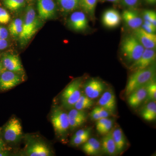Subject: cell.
Instances as JSON below:
<instances>
[{"mask_svg":"<svg viewBox=\"0 0 156 156\" xmlns=\"http://www.w3.org/2000/svg\"><path fill=\"white\" fill-rule=\"evenodd\" d=\"M156 66L154 63L146 68L134 72L127 83L125 94L126 96L136 89L144 87L156 80Z\"/></svg>","mask_w":156,"mask_h":156,"instance_id":"1","label":"cell"},{"mask_svg":"<svg viewBox=\"0 0 156 156\" xmlns=\"http://www.w3.org/2000/svg\"><path fill=\"white\" fill-rule=\"evenodd\" d=\"M26 11L22 32L19 35L20 43L23 45L29 41L38 30L41 25L38 17L33 6H27Z\"/></svg>","mask_w":156,"mask_h":156,"instance_id":"2","label":"cell"},{"mask_svg":"<svg viewBox=\"0 0 156 156\" xmlns=\"http://www.w3.org/2000/svg\"><path fill=\"white\" fill-rule=\"evenodd\" d=\"M83 79L78 78L72 81L65 88L61 95L62 106L66 109L74 108L75 105L80 97Z\"/></svg>","mask_w":156,"mask_h":156,"instance_id":"3","label":"cell"},{"mask_svg":"<svg viewBox=\"0 0 156 156\" xmlns=\"http://www.w3.org/2000/svg\"><path fill=\"white\" fill-rule=\"evenodd\" d=\"M145 49L134 35L126 37L121 46V51L127 61L133 62L136 61Z\"/></svg>","mask_w":156,"mask_h":156,"instance_id":"4","label":"cell"},{"mask_svg":"<svg viewBox=\"0 0 156 156\" xmlns=\"http://www.w3.org/2000/svg\"><path fill=\"white\" fill-rule=\"evenodd\" d=\"M51 121L56 134L63 137L67 134L69 129L68 115L61 108L56 106L53 109Z\"/></svg>","mask_w":156,"mask_h":156,"instance_id":"5","label":"cell"},{"mask_svg":"<svg viewBox=\"0 0 156 156\" xmlns=\"http://www.w3.org/2000/svg\"><path fill=\"white\" fill-rule=\"evenodd\" d=\"M22 128L20 121L15 117L11 118L5 126L4 137L7 142L15 143L21 139Z\"/></svg>","mask_w":156,"mask_h":156,"instance_id":"6","label":"cell"},{"mask_svg":"<svg viewBox=\"0 0 156 156\" xmlns=\"http://www.w3.org/2000/svg\"><path fill=\"white\" fill-rule=\"evenodd\" d=\"M156 53L154 49H145L141 56L132 62L129 69L132 72L144 69L154 63Z\"/></svg>","mask_w":156,"mask_h":156,"instance_id":"7","label":"cell"},{"mask_svg":"<svg viewBox=\"0 0 156 156\" xmlns=\"http://www.w3.org/2000/svg\"><path fill=\"white\" fill-rule=\"evenodd\" d=\"M22 82V79L17 73L5 69L0 75V90H9L16 87Z\"/></svg>","mask_w":156,"mask_h":156,"instance_id":"8","label":"cell"},{"mask_svg":"<svg viewBox=\"0 0 156 156\" xmlns=\"http://www.w3.org/2000/svg\"><path fill=\"white\" fill-rule=\"evenodd\" d=\"M84 94L91 99L100 97L106 89V86L102 81L96 79L89 80L84 85Z\"/></svg>","mask_w":156,"mask_h":156,"instance_id":"9","label":"cell"},{"mask_svg":"<svg viewBox=\"0 0 156 156\" xmlns=\"http://www.w3.org/2000/svg\"><path fill=\"white\" fill-rule=\"evenodd\" d=\"M39 17L42 20L51 19L56 15V7L53 0H37Z\"/></svg>","mask_w":156,"mask_h":156,"instance_id":"10","label":"cell"},{"mask_svg":"<svg viewBox=\"0 0 156 156\" xmlns=\"http://www.w3.org/2000/svg\"><path fill=\"white\" fill-rule=\"evenodd\" d=\"M25 153L26 155L29 156H49L52 155L48 145L40 140H33L30 142Z\"/></svg>","mask_w":156,"mask_h":156,"instance_id":"11","label":"cell"},{"mask_svg":"<svg viewBox=\"0 0 156 156\" xmlns=\"http://www.w3.org/2000/svg\"><path fill=\"white\" fill-rule=\"evenodd\" d=\"M144 49H155L156 47L155 34L146 31L141 27L134 30V35Z\"/></svg>","mask_w":156,"mask_h":156,"instance_id":"12","label":"cell"},{"mask_svg":"<svg viewBox=\"0 0 156 156\" xmlns=\"http://www.w3.org/2000/svg\"><path fill=\"white\" fill-rule=\"evenodd\" d=\"M98 106L103 108L114 115L116 109L115 95L112 90H105L101 95L98 101Z\"/></svg>","mask_w":156,"mask_h":156,"instance_id":"13","label":"cell"},{"mask_svg":"<svg viewBox=\"0 0 156 156\" xmlns=\"http://www.w3.org/2000/svg\"><path fill=\"white\" fill-rule=\"evenodd\" d=\"M2 63L5 69L17 73H22L23 69L19 57L17 55L8 54L3 57Z\"/></svg>","mask_w":156,"mask_h":156,"instance_id":"14","label":"cell"},{"mask_svg":"<svg viewBox=\"0 0 156 156\" xmlns=\"http://www.w3.org/2000/svg\"><path fill=\"white\" fill-rule=\"evenodd\" d=\"M122 18L119 11L115 9H109L104 12L102 22L107 27L115 28L119 25Z\"/></svg>","mask_w":156,"mask_h":156,"instance_id":"15","label":"cell"},{"mask_svg":"<svg viewBox=\"0 0 156 156\" xmlns=\"http://www.w3.org/2000/svg\"><path fill=\"white\" fill-rule=\"evenodd\" d=\"M69 23L71 28L76 31H83L87 28L88 20L83 12L76 11L71 15Z\"/></svg>","mask_w":156,"mask_h":156,"instance_id":"16","label":"cell"},{"mask_svg":"<svg viewBox=\"0 0 156 156\" xmlns=\"http://www.w3.org/2000/svg\"><path fill=\"white\" fill-rule=\"evenodd\" d=\"M129 106L133 108L138 107L145 100L147 91L145 86L136 89L127 96Z\"/></svg>","mask_w":156,"mask_h":156,"instance_id":"17","label":"cell"},{"mask_svg":"<svg viewBox=\"0 0 156 156\" xmlns=\"http://www.w3.org/2000/svg\"><path fill=\"white\" fill-rule=\"evenodd\" d=\"M122 17L126 25L134 30L140 27L143 22L139 14L133 10H125L123 11Z\"/></svg>","mask_w":156,"mask_h":156,"instance_id":"18","label":"cell"},{"mask_svg":"<svg viewBox=\"0 0 156 156\" xmlns=\"http://www.w3.org/2000/svg\"><path fill=\"white\" fill-rule=\"evenodd\" d=\"M113 138L115 145L117 154L122 153L127 146L126 136L120 127H117L112 131Z\"/></svg>","mask_w":156,"mask_h":156,"instance_id":"19","label":"cell"},{"mask_svg":"<svg viewBox=\"0 0 156 156\" xmlns=\"http://www.w3.org/2000/svg\"><path fill=\"white\" fill-rule=\"evenodd\" d=\"M112 129L107 134L104 135L101 139V151L104 153L108 155L114 156L117 154L115 145L112 134Z\"/></svg>","mask_w":156,"mask_h":156,"instance_id":"20","label":"cell"},{"mask_svg":"<svg viewBox=\"0 0 156 156\" xmlns=\"http://www.w3.org/2000/svg\"><path fill=\"white\" fill-rule=\"evenodd\" d=\"M83 150L88 155H97L101 151V142L95 138H89L87 142L84 144Z\"/></svg>","mask_w":156,"mask_h":156,"instance_id":"21","label":"cell"},{"mask_svg":"<svg viewBox=\"0 0 156 156\" xmlns=\"http://www.w3.org/2000/svg\"><path fill=\"white\" fill-rule=\"evenodd\" d=\"M140 115L146 121L151 122L156 119V101H151L146 103L140 111Z\"/></svg>","mask_w":156,"mask_h":156,"instance_id":"22","label":"cell"},{"mask_svg":"<svg viewBox=\"0 0 156 156\" xmlns=\"http://www.w3.org/2000/svg\"><path fill=\"white\" fill-rule=\"evenodd\" d=\"M93 99L89 98L84 93H82L80 97L76 102L74 108L81 110H85L92 108L94 105Z\"/></svg>","mask_w":156,"mask_h":156,"instance_id":"23","label":"cell"},{"mask_svg":"<svg viewBox=\"0 0 156 156\" xmlns=\"http://www.w3.org/2000/svg\"><path fill=\"white\" fill-rule=\"evenodd\" d=\"M111 115H113L106 109L100 106L95 107L89 114L91 120L97 121L104 118H108Z\"/></svg>","mask_w":156,"mask_h":156,"instance_id":"24","label":"cell"},{"mask_svg":"<svg viewBox=\"0 0 156 156\" xmlns=\"http://www.w3.org/2000/svg\"><path fill=\"white\" fill-rule=\"evenodd\" d=\"M97 2L98 0H80V5L83 11L92 18L95 14Z\"/></svg>","mask_w":156,"mask_h":156,"instance_id":"25","label":"cell"},{"mask_svg":"<svg viewBox=\"0 0 156 156\" xmlns=\"http://www.w3.org/2000/svg\"><path fill=\"white\" fill-rule=\"evenodd\" d=\"M62 11L69 12L75 11L80 5V0H57Z\"/></svg>","mask_w":156,"mask_h":156,"instance_id":"26","label":"cell"},{"mask_svg":"<svg viewBox=\"0 0 156 156\" xmlns=\"http://www.w3.org/2000/svg\"><path fill=\"white\" fill-rule=\"evenodd\" d=\"M147 91V97L143 103L146 104L151 101H156V82L154 80L145 86Z\"/></svg>","mask_w":156,"mask_h":156,"instance_id":"27","label":"cell"},{"mask_svg":"<svg viewBox=\"0 0 156 156\" xmlns=\"http://www.w3.org/2000/svg\"><path fill=\"white\" fill-rule=\"evenodd\" d=\"M24 3V0H3L4 5L11 11H15L22 8Z\"/></svg>","mask_w":156,"mask_h":156,"instance_id":"28","label":"cell"},{"mask_svg":"<svg viewBox=\"0 0 156 156\" xmlns=\"http://www.w3.org/2000/svg\"><path fill=\"white\" fill-rule=\"evenodd\" d=\"M90 136L91 135L77 136H73L71 140V144L74 146H79L84 144L90 138Z\"/></svg>","mask_w":156,"mask_h":156,"instance_id":"29","label":"cell"},{"mask_svg":"<svg viewBox=\"0 0 156 156\" xmlns=\"http://www.w3.org/2000/svg\"><path fill=\"white\" fill-rule=\"evenodd\" d=\"M144 20H147L151 23L154 26L156 27V13L152 10H147L144 11L143 13Z\"/></svg>","mask_w":156,"mask_h":156,"instance_id":"30","label":"cell"},{"mask_svg":"<svg viewBox=\"0 0 156 156\" xmlns=\"http://www.w3.org/2000/svg\"><path fill=\"white\" fill-rule=\"evenodd\" d=\"M68 115L69 118H82L87 119V113L85 110H78L75 108L70 109Z\"/></svg>","mask_w":156,"mask_h":156,"instance_id":"31","label":"cell"},{"mask_svg":"<svg viewBox=\"0 0 156 156\" xmlns=\"http://www.w3.org/2000/svg\"><path fill=\"white\" fill-rule=\"evenodd\" d=\"M69 129L73 130L85 123L87 119L82 118H69Z\"/></svg>","mask_w":156,"mask_h":156,"instance_id":"32","label":"cell"},{"mask_svg":"<svg viewBox=\"0 0 156 156\" xmlns=\"http://www.w3.org/2000/svg\"><path fill=\"white\" fill-rule=\"evenodd\" d=\"M11 16L5 9L0 7V23L6 24L10 21Z\"/></svg>","mask_w":156,"mask_h":156,"instance_id":"33","label":"cell"},{"mask_svg":"<svg viewBox=\"0 0 156 156\" xmlns=\"http://www.w3.org/2000/svg\"><path fill=\"white\" fill-rule=\"evenodd\" d=\"M113 124V120L112 119H109L108 121L105 124V126H104L103 128L99 131L98 133L101 135H105V134H107L112 130Z\"/></svg>","mask_w":156,"mask_h":156,"instance_id":"34","label":"cell"},{"mask_svg":"<svg viewBox=\"0 0 156 156\" xmlns=\"http://www.w3.org/2000/svg\"><path fill=\"white\" fill-rule=\"evenodd\" d=\"M108 119V118H104L96 121V128L98 132H99V131L103 128L104 126H105V124L107 122Z\"/></svg>","mask_w":156,"mask_h":156,"instance_id":"35","label":"cell"},{"mask_svg":"<svg viewBox=\"0 0 156 156\" xmlns=\"http://www.w3.org/2000/svg\"><path fill=\"white\" fill-rule=\"evenodd\" d=\"M141 28L143 29L144 30L151 34H155L156 31V27L153 26H149L143 23L141 25Z\"/></svg>","mask_w":156,"mask_h":156,"instance_id":"36","label":"cell"},{"mask_svg":"<svg viewBox=\"0 0 156 156\" xmlns=\"http://www.w3.org/2000/svg\"><path fill=\"white\" fill-rule=\"evenodd\" d=\"M9 37V31L5 27H0V39L6 40Z\"/></svg>","mask_w":156,"mask_h":156,"instance_id":"37","label":"cell"},{"mask_svg":"<svg viewBox=\"0 0 156 156\" xmlns=\"http://www.w3.org/2000/svg\"><path fill=\"white\" fill-rule=\"evenodd\" d=\"M138 0H122L123 4L127 7H134L137 4Z\"/></svg>","mask_w":156,"mask_h":156,"instance_id":"38","label":"cell"},{"mask_svg":"<svg viewBox=\"0 0 156 156\" xmlns=\"http://www.w3.org/2000/svg\"><path fill=\"white\" fill-rule=\"evenodd\" d=\"M9 43L6 40L0 39V50H3L6 49L8 47Z\"/></svg>","mask_w":156,"mask_h":156,"instance_id":"39","label":"cell"},{"mask_svg":"<svg viewBox=\"0 0 156 156\" xmlns=\"http://www.w3.org/2000/svg\"><path fill=\"white\" fill-rule=\"evenodd\" d=\"M1 131H2V128H0V151H4L5 148V144L1 137Z\"/></svg>","mask_w":156,"mask_h":156,"instance_id":"40","label":"cell"},{"mask_svg":"<svg viewBox=\"0 0 156 156\" xmlns=\"http://www.w3.org/2000/svg\"><path fill=\"white\" fill-rule=\"evenodd\" d=\"M8 155H9V153L5 151H0V156H7Z\"/></svg>","mask_w":156,"mask_h":156,"instance_id":"41","label":"cell"},{"mask_svg":"<svg viewBox=\"0 0 156 156\" xmlns=\"http://www.w3.org/2000/svg\"><path fill=\"white\" fill-rule=\"evenodd\" d=\"M4 68L3 67V66L2 62H0V75H1V73H2V72L3 70L4 69Z\"/></svg>","mask_w":156,"mask_h":156,"instance_id":"42","label":"cell"},{"mask_svg":"<svg viewBox=\"0 0 156 156\" xmlns=\"http://www.w3.org/2000/svg\"><path fill=\"white\" fill-rule=\"evenodd\" d=\"M105 1H107L109 2H118L119 0H104Z\"/></svg>","mask_w":156,"mask_h":156,"instance_id":"43","label":"cell"},{"mask_svg":"<svg viewBox=\"0 0 156 156\" xmlns=\"http://www.w3.org/2000/svg\"><path fill=\"white\" fill-rule=\"evenodd\" d=\"M144 1L146 3H147L148 0H144Z\"/></svg>","mask_w":156,"mask_h":156,"instance_id":"44","label":"cell"}]
</instances>
